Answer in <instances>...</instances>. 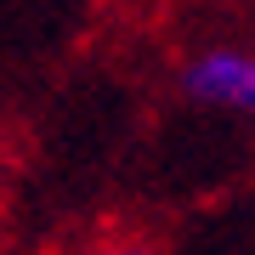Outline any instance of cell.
<instances>
[{
    "label": "cell",
    "instance_id": "obj_2",
    "mask_svg": "<svg viewBox=\"0 0 255 255\" xmlns=\"http://www.w3.org/2000/svg\"><path fill=\"white\" fill-rule=\"evenodd\" d=\"M102 255H159V250H147V244H114V250H102Z\"/></svg>",
    "mask_w": 255,
    "mask_h": 255
},
{
    "label": "cell",
    "instance_id": "obj_1",
    "mask_svg": "<svg viewBox=\"0 0 255 255\" xmlns=\"http://www.w3.org/2000/svg\"><path fill=\"white\" fill-rule=\"evenodd\" d=\"M182 91L216 114H250L255 108V57L244 46H210L182 68Z\"/></svg>",
    "mask_w": 255,
    "mask_h": 255
}]
</instances>
